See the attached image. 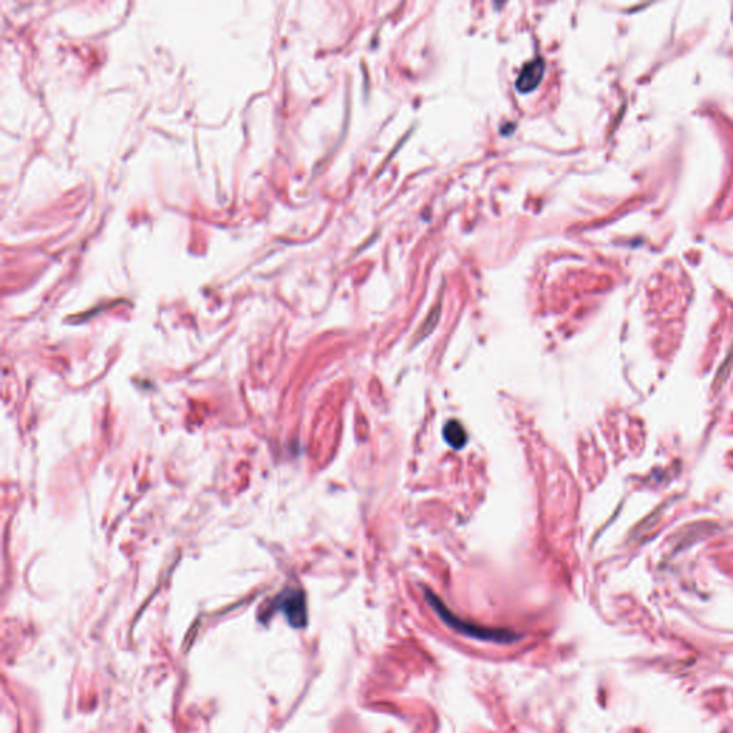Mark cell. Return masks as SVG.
Returning a JSON list of instances; mask_svg holds the SVG:
<instances>
[{
	"label": "cell",
	"mask_w": 733,
	"mask_h": 733,
	"mask_svg": "<svg viewBox=\"0 0 733 733\" xmlns=\"http://www.w3.org/2000/svg\"><path fill=\"white\" fill-rule=\"evenodd\" d=\"M272 610L282 612L288 621V623L295 629H302L307 626L308 615H307V601L301 590L287 589L279 593L272 600Z\"/></svg>",
	"instance_id": "2"
},
{
	"label": "cell",
	"mask_w": 733,
	"mask_h": 733,
	"mask_svg": "<svg viewBox=\"0 0 733 733\" xmlns=\"http://www.w3.org/2000/svg\"><path fill=\"white\" fill-rule=\"evenodd\" d=\"M733 369V352L726 358V361L722 364V366L717 371V376L715 379V387H720L725 384V381L727 380L730 371Z\"/></svg>",
	"instance_id": "5"
},
{
	"label": "cell",
	"mask_w": 733,
	"mask_h": 733,
	"mask_svg": "<svg viewBox=\"0 0 733 733\" xmlns=\"http://www.w3.org/2000/svg\"><path fill=\"white\" fill-rule=\"evenodd\" d=\"M424 597L427 603L437 613V616L454 632L461 633L471 639H478L484 642H493V643H513L520 639V635L514 633L509 629H496V628H487L477 623H470L458 616H456L451 610L444 604L441 599H439L433 591L425 590Z\"/></svg>",
	"instance_id": "1"
},
{
	"label": "cell",
	"mask_w": 733,
	"mask_h": 733,
	"mask_svg": "<svg viewBox=\"0 0 733 733\" xmlns=\"http://www.w3.org/2000/svg\"><path fill=\"white\" fill-rule=\"evenodd\" d=\"M443 437L446 443L454 450H461L467 443V433L460 421L451 420L444 425Z\"/></svg>",
	"instance_id": "4"
},
{
	"label": "cell",
	"mask_w": 733,
	"mask_h": 733,
	"mask_svg": "<svg viewBox=\"0 0 733 733\" xmlns=\"http://www.w3.org/2000/svg\"><path fill=\"white\" fill-rule=\"evenodd\" d=\"M439 317H440V305H436V307L433 308V311L430 313V316L427 317V320L424 321L421 330H420V334L424 337L429 334L430 331H433V328L437 325V321H439Z\"/></svg>",
	"instance_id": "6"
},
{
	"label": "cell",
	"mask_w": 733,
	"mask_h": 733,
	"mask_svg": "<svg viewBox=\"0 0 733 733\" xmlns=\"http://www.w3.org/2000/svg\"><path fill=\"white\" fill-rule=\"evenodd\" d=\"M544 68H546V64L543 59L537 57V59L529 60L527 64L523 65V68L516 79V89L520 93H529V92L534 91L541 82V78L544 75Z\"/></svg>",
	"instance_id": "3"
}]
</instances>
